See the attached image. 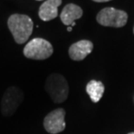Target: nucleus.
Returning <instances> with one entry per match:
<instances>
[{
  "instance_id": "f257e3e1",
  "label": "nucleus",
  "mask_w": 134,
  "mask_h": 134,
  "mask_svg": "<svg viewBox=\"0 0 134 134\" xmlns=\"http://www.w3.org/2000/svg\"><path fill=\"white\" fill-rule=\"evenodd\" d=\"M9 30L15 42L18 44L24 43L33 30V22L30 16L22 14H13L7 22Z\"/></svg>"
},
{
  "instance_id": "f03ea898",
  "label": "nucleus",
  "mask_w": 134,
  "mask_h": 134,
  "mask_svg": "<svg viewBox=\"0 0 134 134\" xmlns=\"http://www.w3.org/2000/svg\"><path fill=\"white\" fill-rule=\"evenodd\" d=\"M44 88L53 102L57 104L66 100L69 94V86L66 79L59 74H52L48 76Z\"/></svg>"
},
{
  "instance_id": "7ed1b4c3",
  "label": "nucleus",
  "mask_w": 134,
  "mask_h": 134,
  "mask_svg": "<svg viewBox=\"0 0 134 134\" xmlns=\"http://www.w3.org/2000/svg\"><path fill=\"white\" fill-rule=\"evenodd\" d=\"M53 53L52 45L45 39L34 38L25 45L24 55L28 59L45 60Z\"/></svg>"
},
{
  "instance_id": "20e7f679",
  "label": "nucleus",
  "mask_w": 134,
  "mask_h": 134,
  "mask_svg": "<svg viewBox=\"0 0 134 134\" xmlns=\"http://www.w3.org/2000/svg\"><path fill=\"white\" fill-rule=\"evenodd\" d=\"M24 100V93L18 87H8L2 97L1 113L4 117H10L16 113L17 109Z\"/></svg>"
},
{
  "instance_id": "39448f33",
  "label": "nucleus",
  "mask_w": 134,
  "mask_h": 134,
  "mask_svg": "<svg viewBox=\"0 0 134 134\" xmlns=\"http://www.w3.org/2000/svg\"><path fill=\"white\" fill-rule=\"evenodd\" d=\"M127 18L126 12L114 8H105L97 15L98 23L105 27H123L126 24Z\"/></svg>"
},
{
  "instance_id": "423d86ee",
  "label": "nucleus",
  "mask_w": 134,
  "mask_h": 134,
  "mask_svg": "<svg viewBox=\"0 0 134 134\" xmlns=\"http://www.w3.org/2000/svg\"><path fill=\"white\" fill-rule=\"evenodd\" d=\"M65 111L63 108H58L49 113L44 119V127L47 132L57 134L65 129L64 121Z\"/></svg>"
},
{
  "instance_id": "0eeeda50",
  "label": "nucleus",
  "mask_w": 134,
  "mask_h": 134,
  "mask_svg": "<svg viewBox=\"0 0 134 134\" xmlns=\"http://www.w3.org/2000/svg\"><path fill=\"white\" fill-rule=\"evenodd\" d=\"M93 43L88 40H81L73 43L69 48V55L73 61H82L92 53Z\"/></svg>"
},
{
  "instance_id": "6e6552de",
  "label": "nucleus",
  "mask_w": 134,
  "mask_h": 134,
  "mask_svg": "<svg viewBox=\"0 0 134 134\" xmlns=\"http://www.w3.org/2000/svg\"><path fill=\"white\" fill-rule=\"evenodd\" d=\"M62 0H46L42 4L38 10V16L44 22L51 21L58 16V8Z\"/></svg>"
},
{
  "instance_id": "1a4fd4ad",
  "label": "nucleus",
  "mask_w": 134,
  "mask_h": 134,
  "mask_svg": "<svg viewBox=\"0 0 134 134\" xmlns=\"http://www.w3.org/2000/svg\"><path fill=\"white\" fill-rule=\"evenodd\" d=\"M83 15V10L79 6L74 4H69L65 5L63 9L60 18L62 23L67 26H72L75 20L79 19Z\"/></svg>"
},
{
  "instance_id": "9d476101",
  "label": "nucleus",
  "mask_w": 134,
  "mask_h": 134,
  "mask_svg": "<svg viewBox=\"0 0 134 134\" xmlns=\"http://www.w3.org/2000/svg\"><path fill=\"white\" fill-rule=\"evenodd\" d=\"M104 92L105 86L101 81L92 80L86 85V93L94 103H97L100 100L104 94Z\"/></svg>"
},
{
  "instance_id": "9b49d317",
  "label": "nucleus",
  "mask_w": 134,
  "mask_h": 134,
  "mask_svg": "<svg viewBox=\"0 0 134 134\" xmlns=\"http://www.w3.org/2000/svg\"><path fill=\"white\" fill-rule=\"evenodd\" d=\"M94 2H98V3H103V2H108L111 1V0H92Z\"/></svg>"
},
{
  "instance_id": "f8f14e48",
  "label": "nucleus",
  "mask_w": 134,
  "mask_h": 134,
  "mask_svg": "<svg viewBox=\"0 0 134 134\" xmlns=\"http://www.w3.org/2000/svg\"><path fill=\"white\" fill-rule=\"evenodd\" d=\"M72 26H69V27H68V29H67L68 31H72Z\"/></svg>"
},
{
  "instance_id": "ddd939ff",
  "label": "nucleus",
  "mask_w": 134,
  "mask_h": 134,
  "mask_svg": "<svg viewBox=\"0 0 134 134\" xmlns=\"http://www.w3.org/2000/svg\"><path fill=\"white\" fill-rule=\"evenodd\" d=\"M128 134H134V132H130V133H128Z\"/></svg>"
},
{
  "instance_id": "4468645a",
  "label": "nucleus",
  "mask_w": 134,
  "mask_h": 134,
  "mask_svg": "<svg viewBox=\"0 0 134 134\" xmlns=\"http://www.w3.org/2000/svg\"><path fill=\"white\" fill-rule=\"evenodd\" d=\"M37 1H42V0H37Z\"/></svg>"
},
{
  "instance_id": "2eb2a0df",
  "label": "nucleus",
  "mask_w": 134,
  "mask_h": 134,
  "mask_svg": "<svg viewBox=\"0 0 134 134\" xmlns=\"http://www.w3.org/2000/svg\"><path fill=\"white\" fill-rule=\"evenodd\" d=\"M133 33H134V28H133Z\"/></svg>"
}]
</instances>
